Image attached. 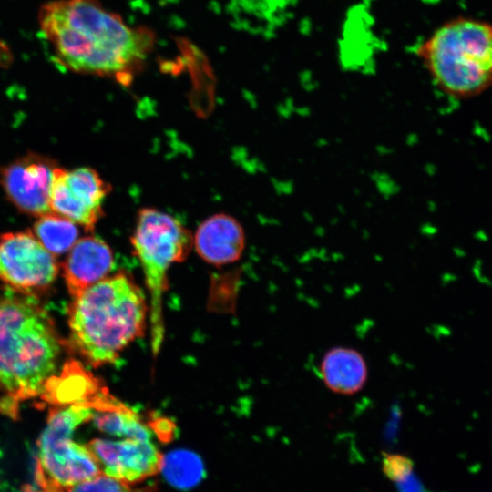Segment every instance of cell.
Wrapping results in <instances>:
<instances>
[{
    "label": "cell",
    "mask_w": 492,
    "mask_h": 492,
    "mask_svg": "<svg viewBox=\"0 0 492 492\" xmlns=\"http://www.w3.org/2000/svg\"><path fill=\"white\" fill-rule=\"evenodd\" d=\"M109 186L90 168L72 170L57 167L50 196L52 212L92 230L102 217V206Z\"/></svg>",
    "instance_id": "8"
},
{
    "label": "cell",
    "mask_w": 492,
    "mask_h": 492,
    "mask_svg": "<svg viewBox=\"0 0 492 492\" xmlns=\"http://www.w3.org/2000/svg\"><path fill=\"white\" fill-rule=\"evenodd\" d=\"M131 243L150 294L151 343L157 355L164 336L162 297L167 289V272L172 263L187 257L193 237L172 216L145 208L138 212Z\"/></svg>",
    "instance_id": "5"
},
{
    "label": "cell",
    "mask_w": 492,
    "mask_h": 492,
    "mask_svg": "<svg viewBox=\"0 0 492 492\" xmlns=\"http://www.w3.org/2000/svg\"><path fill=\"white\" fill-rule=\"evenodd\" d=\"M153 488V487H135L131 484L99 474L56 492H152Z\"/></svg>",
    "instance_id": "18"
},
{
    "label": "cell",
    "mask_w": 492,
    "mask_h": 492,
    "mask_svg": "<svg viewBox=\"0 0 492 492\" xmlns=\"http://www.w3.org/2000/svg\"><path fill=\"white\" fill-rule=\"evenodd\" d=\"M114 264L109 246L100 238L86 236L76 241L62 265L67 288L73 298L103 280Z\"/></svg>",
    "instance_id": "11"
},
{
    "label": "cell",
    "mask_w": 492,
    "mask_h": 492,
    "mask_svg": "<svg viewBox=\"0 0 492 492\" xmlns=\"http://www.w3.org/2000/svg\"><path fill=\"white\" fill-rule=\"evenodd\" d=\"M58 272L57 261L33 232L0 235V282L26 295L43 292Z\"/></svg>",
    "instance_id": "7"
},
{
    "label": "cell",
    "mask_w": 492,
    "mask_h": 492,
    "mask_svg": "<svg viewBox=\"0 0 492 492\" xmlns=\"http://www.w3.org/2000/svg\"><path fill=\"white\" fill-rule=\"evenodd\" d=\"M33 234L48 251L60 255L76 243L78 229L75 222L51 211L37 217Z\"/></svg>",
    "instance_id": "15"
},
{
    "label": "cell",
    "mask_w": 492,
    "mask_h": 492,
    "mask_svg": "<svg viewBox=\"0 0 492 492\" xmlns=\"http://www.w3.org/2000/svg\"><path fill=\"white\" fill-rule=\"evenodd\" d=\"M60 343L48 313L36 301L0 297V390L6 405L43 393L56 369Z\"/></svg>",
    "instance_id": "3"
},
{
    "label": "cell",
    "mask_w": 492,
    "mask_h": 492,
    "mask_svg": "<svg viewBox=\"0 0 492 492\" xmlns=\"http://www.w3.org/2000/svg\"><path fill=\"white\" fill-rule=\"evenodd\" d=\"M167 480L178 488H190L197 485L203 476L200 458L194 453L178 450L162 457L161 468Z\"/></svg>",
    "instance_id": "17"
},
{
    "label": "cell",
    "mask_w": 492,
    "mask_h": 492,
    "mask_svg": "<svg viewBox=\"0 0 492 492\" xmlns=\"http://www.w3.org/2000/svg\"><path fill=\"white\" fill-rule=\"evenodd\" d=\"M320 374L330 391L352 395L364 387L368 379V366L359 351L346 346H335L323 354Z\"/></svg>",
    "instance_id": "14"
},
{
    "label": "cell",
    "mask_w": 492,
    "mask_h": 492,
    "mask_svg": "<svg viewBox=\"0 0 492 492\" xmlns=\"http://www.w3.org/2000/svg\"><path fill=\"white\" fill-rule=\"evenodd\" d=\"M152 423L153 432L160 440L169 442L174 437L175 425L168 419L159 418Z\"/></svg>",
    "instance_id": "20"
},
{
    "label": "cell",
    "mask_w": 492,
    "mask_h": 492,
    "mask_svg": "<svg viewBox=\"0 0 492 492\" xmlns=\"http://www.w3.org/2000/svg\"><path fill=\"white\" fill-rule=\"evenodd\" d=\"M93 415L94 409L85 404L51 410L38 440L36 478L44 492H56L101 474L87 446L71 439L75 430Z\"/></svg>",
    "instance_id": "6"
},
{
    "label": "cell",
    "mask_w": 492,
    "mask_h": 492,
    "mask_svg": "<svg viewBox=\"0 0 492 492\" xmlns=\"http://www.w3.org/2000/svg\"><path fill=\"white\" fill-rule=\"evenodd\" d=\"M38 24L54 60L74 73L128 84L153 50L155 36L131 26L98 0H53L38 11Z\"/></svg>",
    "instance_id": "1"
},
{
    "label": "cell",
    "mask_w": 492,
    "mask_h": 492,
    "mask_svg": "<svg viewBox=\"0 0 492 492\" xmlns=\"http://www.w3.org/2000/svg\"><path fill=\"white\" fill-rule=\"evenodd\" d=\"M193 244L204 261L214 265H223L241 257L245 247V235L237 220L220 213L200 225Z\"/></svg>",
    "instance_id": "13"
},
{
    "label": "cell",
    "mask_w": 492,
    "mask_h": 492,
    "mask_svg": "<svg viewBox=\"0 0 492 492\" xmlns=\"http://www.w3.org/2000/svg\"><path fill=\"white\" fill-rule=\"evenodd\" d=\"M56 161L29 153L0 169V182L8 200L21 211L39 217L51 212L50 196Z\"/></svg>",
    "instance_id": "9"
},
{
    "label": "cell",
    "mask_w": 492,
    "mask_h": 492,
    "mask_svg": "<svg viewBox=\"0 0 492 492\" xmlns=\"http://www.w3.org/2000/svg\"><path fill=\"white\" fill-rule=\"evenodd\" d=\"M146 316L144 293L132 278L124 272L104 278L74 298L70 343L93 366L114 363L143 335Z\"/></svg>",
    "instance_id": "2"
},
{
    "label": "cell",
    "mask_w": 492,
    "mask_h": 492,
    "mask_svg": "<svg viewBox=\"0 0 492 492\" xmlns=\"http://www.w3.org/2000/svg\"><path fill=\"white\" fill-rule=\"evenodd\" d=\"M413 467L412 461L400 454H384L383 469L393 481L399 482L408 477Z\"/></svg>",
    "instance_id": "19"
},
{
    "label": "cell",
    "mask_w": 492,
    "mask_h": 492,
    "mask_svg": "<svg viewBox=\"0 0 492 492\" xmlns=\"http://www.w3.org/2000/svg\"><path fill=\"white\" fill-rule=\"evenodd\" d=\"M92 419L97 429L110 436L138 440H150L152 436L150 429L140 421L138 415L126 405L97 411Z\"/></svg>",
    "instance_id": "16"
},
{
    "label": "cell",
    "mask_w": 492,
    "mask_h": 492,
    "mask_svg": "<svg viewBox=\"0 0 492 492\" xmlns=\"http://www.w3.org/2000/svg\"><path fill=\"white\" fill-rule=\"evenodd\" d=\"M42 394L45 400L58 406L86 404L96 411L106 410L116 401L106 387L74 361L67 363L59 375L46 382Z\"/></svg>",
    "instance_id": "12"
},
{
    "label": "cell",
    "mask_w": 492,
    "mask_h": 492,
    "mask_svg": "<svg viewBox=\"0 0 492 492\" xmlns=\"http://www.w3.org/2000/svg\"><path fill=\"white\" fill-rule=\"evenodd\" d=\"M87 447L102 466V473L135 484L160 471L162 455L150 440L96 438Z\"/></svg>",
    "instance_id": "10"
},
{
    "label": "cell",
    "mask_w": 492,
    "mask_h": 492,
    "mask_svg": "<svg viewBox=\"0 0 492 492\" xmlns=\"http://www.w3.org/2000/svg\"><path fill=\"white\" fill-rule=\"evenodd\" d=\"M436 87L468 98L492 87V25L469 17L445 22L415 49Z\"/></svg>",
    "instance_id": "4"
}]
</instances>
